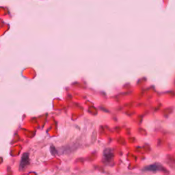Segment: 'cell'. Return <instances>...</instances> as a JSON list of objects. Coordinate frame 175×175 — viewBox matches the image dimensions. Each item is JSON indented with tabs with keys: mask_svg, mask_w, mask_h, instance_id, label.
Listing matches in <instances>:
<instances>
[{
	"mask_svg": "<svg viewBox=\"0 0 175 175\" xmlns=\"http://www.w3.org/2000/svg\"><path fill=\"white\" fill-rule=\"evenodd\" d=\"M163 166L160 164H158V163H155V164H153L151 165H149L147 167H145L143 169L144 171H150V172H157V171H163Z\"/></svg>",
	"mask_w": 175,
	"mask_h": 175,
	"instance_id": "obj_1",
	"label": "cell"
},
{
	"mask_svg": "<svg viewBox=\"0 0 175 175\" xmlns=\"http://www.w3.org/2000/svg\"><path fill=\"white\" fill-rule=\"evenodd\" d=\"M29 164V157L28 153H24L21 158L20 165H19V167H20L21 170H23V168L28 166Z\"/></svg>",
	"mask_w": 175,
	"mask_h": 175,
	"instance_id": "obj_2",
	"label": "cell"
},
{
	"mask_svg": "<svg viewBox=\"0 0 175 175\" xmlns=\"http://www.w3.org/2000/svg\"><path fill=\"white\" fill-rule=\"evenodd\" d=\"M104 157L105 161L107 162H110L112 161L114 158V153L112 149L110 148H107L104 150Z\"/></svg>",
	"mask_w": 175,
	"mask_h": 175,
	"instance_id": "obj_3",
	"label": "cell"
}]
</instances>
